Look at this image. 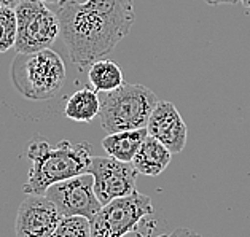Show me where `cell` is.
Instances as JSON below:
<instances>
[{"instance_id": "obj_1", "label": "cell", "mask_w": 250, "mask_h": 237, "mask_svg": "<svg viewBox=\"0 0 250 237\" xmlns=\"http://www.w3.org/2000/svg\"><path fill=\"white\" fill-rule=\"evenodd\" d=\"M59 37L67 46L70 60L86 70L96 60L110 54L126 34L86 2L61 0L56 7Z\"/></svg>"}, {"instance_id": "obj_2", "label": "cell", "mask_w": 250, "mask_h": 237, "mask_svg": "<svg viewBox=\"0 0 250 237\" xmlns=\"http://www.w3.org/2000/svg\"><path fill=\"white\" fill-rule=\"evenodd\" d=\"M26 156L32 161L29 178L22 185V191L27 194L43 196L46 190L54 183L88 174L91 166V145L88 142L62 140L51 145L45 138L37 136L29 142Z\"/></svg>"}, {"instance_id": "obj_3", "label": "cell", "mask_w": 250, "mask_h": 237, "mask_svg": "<svg viewBox=\"0 0 250 237\" xmlns=\"http://www.w3.org/2000/svg\"><path fill=\"white\" fill-rule=\"evenodd\" d=\"M16 91L30 100H46L58 94L65 81L62 58L51 48L37 53L20 54L10 69Z\"/></svg>"}, {"instance_id": "obj_4", "label": "cell", "mask_w": 250, "mask_h": 237, "mask_svg": "<svg viewBox=\"0 0 250 237\" xmlns=\"http://www.w3.org/2000/svg\"><path fill=\"white\" fill-rule=\"evenodd\" d=\"M158 102V96L144 84L123 83L118 89L102 93L99 123L108 134L144 129Z\"/></svg>"}, {"instance_id": "obj_5", "label": "cell", "mask_w": 250, "mask_h": 237, "mask_svg": "<svg viewBox=\"0 0 250 237\" xmlns=\"http://www.w3.org/2000/svg\"><path fill=\"white\" fill-rule=\"evenodd\" d=\"M15 11L18 22L15 50L18 53H37L53 46L61 34L56 11L40 0H21Z\"/></svg>"}, {"instance_id": "obj_6", "label": "cell", "mask_w": 250, "mask_h": 237, "mask_svg": "<svg viewBox=\"0 0 250 237\" xmlns=\"http://www.w3.org/2000/svg\"><path fill=\"white\" fill-rule=\"evenodd\" d=\"M153 212L151 199L136 190L129 196L102 205L89 221L91 237H123L127 233H134L145 218L153 215Z\"/></svg>"}, {"instance_id": "obj_7", "label": "cell", "mask_w": 250, "mask_h": 237, "mask_svg": "<svg viewBox=\"0 0 250 237\" xmlns=\"http://www.w3.org/2000/svg\"><path fill=\"white\" fill-rule=\"evenodd\" d=\"M45 196L56 205L62 217H84L91 221L102 209L94 193V180L91 174H82L54 183Z\"/></svg>"}, {"instance_id": "obj_8", "label": "cell", "mask_w": 250, "mask_h": 237, "mask_svg": "<svg viewBox=\"0 0 250 237\" xmlns=\"http://www.w3.org/2000/svg\"><path fill=\"white\" fill-rule=\"evenodd\" d=\"M88 174L93 175L94 193L102 205L136 191L139 172L132 162L118 161L112 156H93Z\"/></svg>"}, {"instance_id": "obj_9", "label": "cell", "mask_w": 250, "mask_h": 237, "mask_svg": "<svg viewBox=\"0 0 250 237\" xmlns=\"http://www.w3.org/2000/svg\"><path fill=\"white\" fill-rule=\"evenodd\" d=\"M61 220L62 214L45 194H29L18 209L15 233L16 237H51Z\"/></svg>"}, {"instance_id": "obj_10", "label": "cell", "mask_w": 250, "mask_h": 237, "mask_svg": "<svg viewBox=\"0 0 250 237\" xmlns=\"http://www.w3.org/2000/svg\"><path fill=\"white\" fill-rule=\"evenodd\" d=\"M147 132L148 136L161 142L170 153H180L187 145V124L172 102H158L150 115Z\"/></svg>"}, {"instance_id": "obj_11", "label": "cell", "mask_w": 250, "mask_h": 237, "mask_svg": "<svg viewBox=\"0 0 250 237\" xmlns=\"http://www.w3.org/2000/svg\"><path fill=\"white\" fill-rule=\"evenodd\" d=\"M170 158H172V153L161 142H158L151 136H147L134 156L132 166L137 169L139 174L147 175V177H156L167 169Z\"/></svg>"}, {"instance_id": "obj_12", "label": "cell", "mask_w": 250, "mask_h": 237, "mask_svg": "<svg viewBox=\"0 0 250 237\" xmlns=\"http://www.w3.org/2000/svg\"><path fill=\"white\" fill-rule=\"evenodd\" d=\"M147 136H148L147 127H144V129H134V131H121V132L108 134L107 137L102 138L101 143L108 156L123 162H132L137 150L144 143L145 138H147Z\"/></svg>"}, {"instance_id": "obj_13", "label": "cell", "mask_w": 250, "mask_h": 237, "mask_svg": "<svg viewBox=\"0 0 250 237\" xmlns=\"http://www.w3.org/2000/svg\"><path fill=\"white\" fill-rule=\"evenodd\" d=\"M101 112V97L91 88H83L69 96L64 105V115L77 123H89Z\"/></svg>"}, {"instance_id": "obj_14", "label": "cell", "mask_w": 250, "mask_h": 237, "mask_svg": "<svg viewBox=\"0 0 250 237\" xmlns=\"http://www.w3.org/2000/svg\"><path fill=\"white\" fill-rule=\"evenodd\" d=\"M91 8L99 11L127 35L136 21L134 0H86Z\"/></svg>"}, {"instance_id": "obj_15", "label": "cell", "mask_w": 250, "mask_h": 237, "mask_svg": "<svg viewBox=\"0 0 250 237\" xmlns=\"http://www.w3.org/2000/svg\"><path fill=\"white\" fill-rule=\"evenodd\" d=\"M88 80L96 93H110L125 83L120 65L110 59H99L88 67Z\"/></svg>"}, {"instance_id": "obj_16", "label": "cell", "mask_w": 250, "mask_h": 237, "mask_svg": "<svg viewBox=\"0 0 250 237\" xmlns=\"http://www.w3.org/2000/svg\"><path fill=\"white\" fill-rule=\"evenodd\" d=\"M16 11L10 7H0V53L15 48L16 41Z\"/></svg>"}, {"instance_id": "obj_17", "label": "cell", "mask_w": 250, "mask_h": 237, "mask_svg": "<svg viewBox=\"0 0 250 237\" xmlns=\"http://www.w3.org/2000/svg\"><path fill=\"white\" fill-rule=\"evenodd\" d=\"M51 237H91V224L84 217H62Z\"/></svg>"}, {"instance_id": "obj_18", "label": "cell", "mask_w": 250, "mask_h": 237, "mask_svg": "<svg viewBox=\"0 0 250 237\" xmlns=\"http://www.w3.org/2000/svg\"><path fill=\"white\" fill-rule=\"evenodd\" d=\"M160 237H201L196 231L188 229V228H177L169 236H160Z\"/></svg>"}, {"instance_id": "obj_19", "label": "cell", "mask_w": 250, "mask_h": 237, "mask_svg": "<svg viewBox=\"0 0 250 237\" xmlns=\"http://www.w3.org/2000/svg\"><path fill=\"white\" fill-rule=\"evenodd\" d=\"M204 2L209 5H234L239 0H204Z\"/></svg>"}, {"instance_id": "obj_20", "label": "cell", "mask_w": 250, "mask_h": 237, "mask_svg": "<svg viewBox=\"0 0 250 237\" xmlns=\"http://www.w3.org/2000/svg\"><path fill=\"white\" fill-rule=\"evenodd\" d=\"M21 0H0V7H10V8H15Z\"/></svg>"}, {"instance_id": "obj_21", "label": "cell", "mask_w": 250, "mask_h": 237, "mask_svg": "<svg viewBox=\"0 0 250 237\" xmlns=\"http://www.w3.org/2000/svg\"><path fill=\"white\" fill-rule=\"evenodd\" d=\"M40 2H43V3H59L61 2V0H40Z\"/></svg>"}, {"instance_id": "obj_22", "label": "cell", "mask_w": 250, "mask_h": 237, "mask_svg": "<svg viewBox=\"0 0 250 237\" xmlns=\"http://www.w3.org/2000/svg\"><path fill=\"white\" fill-rule=\"evenodd\" d=\"M239 2H241L246 8H250V0H239Z\"/></svg>"}, {"instance_id": "obj_23", "label": "cell", "mask_w": 250, "mask_h": 237, "mask_svg": "<svg viewBox=\"0 0 250 237\" xmlns=\"http://www.w3.org/2000/svg\"><path fill=\"white\" fill-rule=\"evenodd\" d=\"M140 237H151V236H140Z\"/></svg>"}]
</instances>
